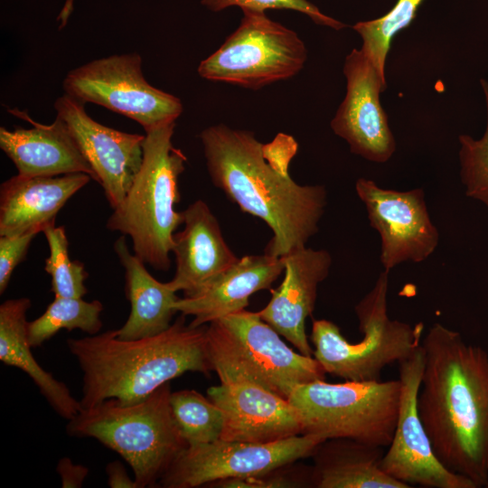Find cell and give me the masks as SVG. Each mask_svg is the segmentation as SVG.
Here are the masks:
<instances>
[{"instance_id":"d6a6232c","label":"cell","mask_w":488,"mask_h":488,"mask_svg":"<svg viewBox=\"0 0 488 488\" xmlns=\"http://www.w3.org/2000/svg\"><path fill=\"white\" fill-rule=\"evenodd\" d=\"M56 470L63 488L81 487L89 474V469L86 466L74 464L69 457L60 459Z\"/></svg>"},{"instance_id":"d590c367","label":"cell","mask_w":488,"mask_h":488,"mask_svg":"<svg viewBox=\"0 0 488 488\" xmlns=\"http://www.w3.org/2000/svg\"><path fill=\"white\" fill-rule=\"evenodd\" d=\"M484 487L488 488V481H487V483H486V484H485V486H484Z\"/></svg>"},{"instance_id":"4fadbf2b","label":"cell","mask_w":488,"mask_h":488,"mask_svg":"<svg viewBox=\"0 0 488 488\" xmlns=\"http://www.w3.org/2000/svg\"><path fill=\"white\" fill-rule=\"evenodd\" d=\"M355 190L371 226L380 235L384 270L407 261L422 262L436 250L439 232L430 219L421 188L400 192L359 178Z\"/></svg>"},{"instance_id":"ba28073f","label":"cell","mask_w":488,"mask_h":488,"mask_svg":"<svg viewBox=\"0 0 488 488\" xmlns=\"http://www.w3.org/2000/svg\"><path fill=\"white\" fill-rule=\"evenodd\" d=\"M400 393L399 379L342 383L320 380L296 386L287 399L300 416L304 434L388 447L397 424Z\"/></svg>"},{"instance_id":"e0dca14e","label":"cell","mask_w":488,"mask_h":488,"mask_svg":"<svg viewBox=\"0 0 488 488\" xmlns=\"http://www.w3.org/2000/svg\"><path fill=\"white\" fill-rule=\"evenodd\" d=\"M280 258L284 263L283 281L271 290L269 302L258 313L300 353L312 356L314 351L305 333V319L314 309L320 283L329 275L332 256L325 249L305 246Z\"/></svg>"},{"instance_id":"603a6c76","label":"cell","mask_w":488,"mask_h":488,"mask_svg":"<svg viewBox=\"0 0 488 488\" xmlns=\"http://www.w3.org/2000/svg\"><path fill=\"white\" fill-rule=\"evenodd\" d=\"M384 447L350 438H330L313 456L314 486L318 488H410L380 466Z\"/></svg>"},{"instance_id":"4dcf8cb0","label":"cell","mask_w":488,"mask_h":488,"mask_svg":"<svg viewBox=\"0 0 488 488\" xmlns=\"http://www.w3.org/2000/svg\"><path fill=\"white\" fill-rule=\"evenodd\" d=\"M282 467L254 476L218 481L211 483V486L222 488H290L305 486L304 484L307 483L314 486L313 474L309 475L294 474L290 470H281Z\"/></svg>"},{"instance_id":"44dd1931","label":"cell","mask_w":488,"mask_h":488,"mask_svg":"<svg viewBox=\"0 0 488 488\" xmlns=\"http://www.w3.org/2000/svg\"><path fill=\"white\" fill-rule=\"evenodd\" d=\"M91 177L83 173L58 176L16 174L0 186V236L23 234L55 224L58 212Z\"/></svg>"},{"instance_id":"ffe728a7","label":"cell","mask_w":488,"mask_h":488,"mask_svg":"<svg viewBox=\"0 0 488 488\" xmlns=\"http://www.w3.org/2000/svg\"><path fill=\"white\" fill-rule=\"evenodd\" d=\"M283 272L281 258L267 253L245 256L196 294L179 298L174 308L193 317L191 326L200 327L245 310L249 297L270 288Z\"/></svg>"},{"instance_id":"d6986e66","label":"cell","mask_w":488,"mask_h":488,"mask_svg":"<svg viewBox=\"0 0 488 488\" xmlns=\"http://www.w3.org/2000/svg\"><path fill=\"white\" fill-rule=\"evenodd\" d=\"M29 121L32 128L0 127V147L22 176H58L83 173L96 181L65 122L56 117L51 125L39 124L22 111H11Z\"/></svg>"},{"instance_id":"4316f807","label":"cell","mask_w":488,"mask_h":488,"mask_svg":"<svg viewBox=\"0 0 488 488\" xmlns=\"http://www.w3.org/2000/svg\"><path fill=\"white\" fill-rule=\"evenodd\" d=\"M424 0H398L383 16L355 23L352 28L362 39L361 52L385 79L386 58L393 37L408 27Z\"/></svg>"},{"instance_id":"277c9868","label":"cell","mask_w":488,"mask_h":488,"mask_svg":"<svg viewBox=\"0 0 488 488\" xmlns=\"http://www.w3.org/2000/svg\"><path fill=\"white\" fill-rule=\"evenodd\" d=\"M175 122L145 131L143 162L127 195L113 209L106 227L132 240L133 251L145 264L166 271L183 212L178 180L186 156L172 141Z\"/></svg>"},{"instance_id":"484cf974","label":"cell","mask_w":488,"mask_h":488,"mask_svg":"<svg viewBox=\"0 0 488 488\" xmlns=\"http://www.w3.org/2000/svg\"><path fill=\"white\" fill-rule=\"evenodd\" d=\"M170 406L178 430L188 446L221 438L224 415L221 408L194 389L171 393Z\"/></svg>"},{"instance_id":"2e32d148","label":"cell","mask_w":488,"mask_h":488,"mask_svg":"<svg viewBox=\"0 0 488 488\" xmlns=\"http://www.w3.org/2000/svg\"><path fill=\"white\" fill-rule=\"evenodd\" d=\"M224 415L221 439L270 443L304 434L300 416L280 395L251 383H221L207 389Z\"/></svg>"},{"instance_id":"f546056e","label":"cell","mask_w":488,"mask_h":488,"mask_svg":"<svg viewBox=\"0 0 488 488\" xmlns=\"http://www.w3.org/2000/svg\"><path fill=\"white\" fill-rule=\"evenodd\" d=\"M202 4L213 12L230 6H239L241 9H251L265 12L267 9H290L308 15L314 23L340 30L345 24L324 14L307 0H202Z\"/></svg>"},{"instance_id":"83f0119b","label":"cell","mask_w":488,"mask_h":488,"mask_svg":"<svg viewBox=\"0 0 488 488\" xmlns=\"http://www.w3.org/2000/svg\"><path fill=\"white\" fill-rule=\"evenodd\" d=\"M42 233L50 250L44 270L52 277V292L54 296L83 297L88 292L85 281L89 274L82 262L70 260L64 227L50 225Z\"/></svg>"},{"instance_id":"cb8c5ba5","label":"cell","mask_w":488,"mask_h":488,"mask_svg":"<svg viewBox=\"0 0 488 488\" xmlns=\"http://www.w3.org/2000/svg\"><path fill=\"white\" fill-rule=\"evenodd\" d=\"M27 297L8 299L0 305V361L25 372L61 417L70 420L82 409L68 387L45 371L35 360L28 342Z\"/></svg>"},{"instance_id":"1f68e13d","label":"cell","mask_w":488,"mask_h":488,"mask_svg":"<svg viewBox=\"0 0 488 488\" xmlns=\"http://www.w3.org/2000/svg\"><path fill=\"white\" fill-rule=\"evenodd\" d=\"M40 233L33 230L23 234L0 236V294L6 290L14 268L25 258L30 243Z\"/></svg>"},{"instance_id":"e575fe53","label":"cell","mask_w":488,"mask_h":488,"mask_svg":"<svg viewBox=\"0 0 488 488\" xmlns=\"http://www.w3.org/2000/svg\"><path fill=\"white\" fill-rule=\"evenodd\" d=\"M72 8L73 0H66L65 5L62 7L57 19L58 21H61L60 29L63 28L66 25L68 19L72 12Z\"/></svg>"},{"instance_id":"9a60e30c","label":"cell","mask_w":488,"mask_h":488,"mask_svg":"<svg viewBox=\"0 0 488 488\" xmlns=\"http://www.w3.org/2000/svg\"><path fill=\"white\" fill-rule=\"evenodd\" d=\"M54 108L93 170L110 207L115 209L142 165L145 136L98 123L87 114L84 103L67 94L56 99Z\"/></svg>"},{"instance_id":"d4e9b609","label":"cell","mask_w":488,"mask_h":488,"mask_svg":"<svg viewBox=\"0 0 488 488\" xmlns=\"http://www.w3.org/2000/svg\"><path fill=\"white\" fill-rule=\"evenodd\" d=\"M103 305L99 300L85 301L83 297L54 296L45 312L28 322L27 336L32 348L40 347L61 329L70 332L80 329L94 335L102 328L100 314Z\"/></svg>"},{"instance_id":"6da1fadb","label":"cell","mask_w":488,"mask_h":488,"mask_svg":"<svg viewBox=\"0 0 488 488\" xmlns=\"http://www.w3.org/2000/svg\"><path fill=\"white\" fill-rule=\"evenodd\" d=\"M215 187L272 231L265 253L280 258L306 246L317 233L327 204L324 185H301L289 174L297 143L279 133L263 144L247 130L219 124L200 134Z\"/></svg>"},{"instance_id":"8992f818","label":"cell","mask_w":488,"mask_h":488,"mask_svg":"<svg viewBox=\"0 0 488 488\" xmlns=\"http://www.w3.org/2000/svg\"><path fill=\"white\" fill-rule=\"evenodd\" d=\"M279 335L258 312L208 324V356L221 383H251L288 399L296 386L325 379L314 357L295 352Z\"/></svg>"},{"instance_id":"52a82bcc","label":"cell","mask_w":488,"mask_h":488,"mask_svg":"<svg viewBox=\"0 0 488 488\" xmlns=\"http://www.w3.org/2000/svg\"><path fill=\"white\" fill-rule=\"evenodd\" d=\"M389 273L383 270L371 290L355 305L361 341L349 342L332 321H313L314 357L326 373L345 380H380L386 366L399 363L421 344L422 323L412 326L388 314Z\"/></svg>"},{"instance_id":"f1b7e54d","label":"cell","mask_w":488,"mask_h":488,"mask_svg":"<svg viewBox=\"0 0 488 488\" xmlns=\"http://www.w3.org/2000/svg\"><path fill=\"white\" fill-rule=\"evenodd\" d=\"M486 105V127L479 139L460 135V178L466 196L482 202L488 211V82L480 80Z\"/></svg>"},{"instance_id":"836d02e7","label":"cell","mask_w":488,"mask_h":488,"mask_svg":"<svg viewBox=\"0 0 488 488\" xmlns=\"http://www.w3.org/2000/svg\"><path fill=\"white\" fill-rule=\"evenodd\" d=\"M106 473L108 475V483L111 488H138L137 484L132 480L124 465L119 461H113L107 465Z\"/></svg>"},{"instance_id":"8fae6325","label":"cell","mask_w":488,"mask_h":488,"mask_svg":"<svg viewBox=\"0 0 488 488\" xmlns=\"http://www.w3.org/2000/svg\"><path fill=\"white\" fill-rule=\"evenodd\" d=\"M326 439L302 434L270 443L218 439L188 446L159 481L166 488H193L218 481L245 478L313 455Z\"/></svg>"},{"instance_id":"7402d4cb","label":"cell","mask_w":488,"mask_h":488,"mask_svg":"<svg viewBox=\"0 0 488 488\" xmlns=\"http://www.w3.org/2000/svg\"><path fill=\"white\" fill-rule=\"evenodd\" d=\"M113 247L125 269V293L131 305L127 320L117 330V337L136 340L164 332L177 313L174 304L180 297L168 282L158 281L147 271L145 263L129 250L125 235Z\"/></svg>"},{"instance_id":"ac0fdd59","label":"cell","mask_w":488,"mask_h":488,"mask_svg":"<svg viewBox=\"0 0 488 488\" xmlns=\"http://www.w3.org/2000/svg\"><path fill=\"white\" fill-rule=\"evenodd\" d=\"M183 212V228L174 233L175 272L171 288L191 296L239 260L224 239L219 221L202 200Z\"/></svg>"},{"instance_id":"3957f363","label":"cell","mask_w":488,"mask_h":488,"mask_svg":"<svg viewBox=\"0 0 488 488\" xmlns=\"http://www.w3.org/2000/svg\"><path fill=\"white\" fill-rule=\"evenodd\" d=\"M68 349L82 372V408L115 399L121 404L143 400L187 371L210 375L206 326L192 327L181 315L164 332L122 340L117 330L69 338Z\"/></svg>"},{"instance_id":"9c48e42d","label":"cell","mask_w":488,"mask_h":488,"mask_svg":"<svg viewBox=\"0 0 488 488\" xmlns=\"http://www.w3.org/2000/svg\"><path fill=\"white\" fill-rule=\"evenodd\" d=\"M242 13L239 27L200 62L199 75L251 89L296 76L307 59L297 33L263 11L242 9Z\"/></svg>"},{"instance_id":"30bf717a","label":"cell","mask_w":488,"mask_h":488,"mask_svg":"<svg viewBox=\"0 0 488 488\" xmlns=\"http://www.w3.org/2000/svg\"><path fill=\"white\" fill-rule=\"evenodd\" d=\"M65 94L124 115L148 131L175 122L183 112L181 100L150 85L142 72L138 53L111 55L69 71Z\"/></svg>"},{"instance_id":"7a4b0ae2","label":"cell","mask_w":488,"mask_h":488,"mask_svg":"<svg viewBox=\"0 0 488 488\" xmlns=\"http://www.w3.org/2000/svg\"><path fill=\"white\" fill-rule=\"evenodd\" d=\"M418 409L433 450L476 488L488 481V352L434 324L421 341Z\"/></svg>"},{"instance_id":"5bb4252c","label":"cell","mask_w":488,"mask_h":488,"mask_svg":"<svg viewBox=\"0 0 488 488\" xmlns=\"http://www.w3.org/2000/svg\"><path fill=\"white\" fill-rule=\"evenodd\" d=\"M343 74L346 94L331 121V128L349 144L352 153L371 162L385 163L396 150L395 138L380 101L386 79L361 49H353L346 56Z\"/></svg>"},{"instance_id":"7c38bea8","label":"cell","mask_w":488,"mask_h":488,"mask_svg":"<svg viewBox=\"0 0 488 488\" xmlns=\"http://www.w3.org/2000/svg\"><path fill=\"white\" fill-rule=\"evenodd\" d=\"M424 363L422 344L399 363V415L391 442L381 459V469L411 487L476 488L468 478L448 470L433 450L418 409Z\"/></svg>"},{"instance_id":"5b68a950","label":"cell","mask_w":488,"mask_h":488,"mask_svg":"<svg viewBox=\"0 0 488 488\" xmlns=\"http://www.w3.org/2000/svg\"><path fill=\"white\" fill-rule=\"evenodd\" d=\"M171 393L167 382L136 403L106 399L82 408L69 420L67 433L97 439L130 465L138 488L155 487L188 447L172 414Z\"/></svg>"}]
</instances>
